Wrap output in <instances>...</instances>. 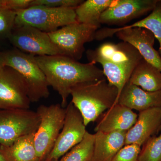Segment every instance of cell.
<instances>
[{
	"mask_svg": "<svg viewBox=\"0 0 161 161\" xmlns=\"http://www.w3.org/2000/svg\"><path fill=\"white\" fill-rule=\"evenodd\" d=\"M47 161V160L46 159V160H43V161Z\"/></svg>",
	"mask_w": 161,
	"mask_h": 161,
	"instance_id": "cell-31",
	"label": "cell"
},
{
	"mask_svg": "<svg viewBox=\"0 0 161 161\" xmlns=\"http://www.w3.org/2000/svg\"><path fill=\"white\" fill-rule=\"evenodd\" d=\"M141 148L142 147L135 144L125 145L112 161H139Z\"/></svg>",
	"mask_w": 161,
	"mask_h": 161,
	"instance_id": "cell-25",
	"label": "cell"
},
{
	"mask_svg": "<svg viewBox=\"0 0 161 161\" xmlns=\"http://www.w3.org/2000/svg\"><path fill=\"white\" fill-rule=\"evenodd\" d=\"M40 118L30 109H0V146H9L37 130Z\"/></svg>",
	"mask_w": 161,
	"mask_h": 161,
	"instance_id": "cell-8",
	"label": "cell"
},
{
	"mask_svg": "<svg viewBox=\"0 0 161 161\" xmlns=\"http://www.w3.org/2000/svg\"><path fill=\"white\" fill-rule=\"evenodd\" d=\"M89 62L101 64L108 82L115 86L119 95L129 81L133 70L142 57L130 43H105L86 52Z\"/></svg>",
	"mask_w": 161,
	"mask_h": 161,
	"instance_id": "cell-2",
	"label": "cell"
},
{
	"mask_svg": "<svg viewBox=\"0 0 161 161\" xmlns=\"http://www.w3.org/2000/svg\"><path fill=\"white\" fill-rule=\"evenodd\" d=\"M114 34L123 42L131 44L138 51L144 60L161 71V57L153 47L155 37L150 31L138 27L119 30L105 27L96 31L95 40L100 41L111 37Z\"/></svg>",
	"mask_w": 161,
	"mask_h": 161,
	"instance_id": "cell-9",
	"label": "cell"
},
{
	"mask_svg": "<svg viewBox=\"0 0 161 161\" xmlns=\"http://www.w3.org/2000/svg\"><path fill=\"white\" fill-rule=\"evenodd\" d=\"M139 161H161V134L152 136L142 146Z\"/></svg>",
	"mask_w": 161,
	"mask_h": 161,
	"instance_id": "cell-23",
	"label": "cell"
},
{
	"mask_svg": "<svg viewBox=\"0 0 161 161\" xmlns=\"http://www.w3.org/2000/svg\"><path fill=\"white\" fill-rule=\"evenodd\" d=\"M32 0H0V9L17 11L31 6Z\"/></svg>",
	"mask_w": 161,
	"mask_h": 161,
	"instance_id": "cell-27",
	"label": "cell"
},
{
	"mask_svg": "<svg viewBox=\"0 0 161 161\" xmlns=\"http://www.w3.org/2000/svg\"><path fill=\"white\" fill-rule=\"evenodd\" d=\"M49 86L58 92L65 108L73 88L80 84L105 78L103 70L92 62L81 63L62 55L36 56Z\"/></svg>",
	"mask_w": 161,
	"mask_h": 161,
	"instance_id": "cell-1",
	"label": "cell"
},
{
	"mask_svg": "<svg viewBox=\"0 0 161 161\" xmlns=\"http://www.w3.org/2000/svg\"><path fill=\"white\" fill-rule=\"evenodd\" d=\"M4 60L3 56H2V53L0 52V69L4 66Z\"/></svg>",
	"mask_w": 161,
	"mask_h": 161,
	"instance_id": "cell-28",
	"label": "cell"
},
{
	"mask_svg": "<svg viewBox=\"0 0 161 161\" xmlns=\"http://www.w3.org/2000/svg\"><path fill=\"white\" fill-rule=\"evenodd\" d=\"M35 132L20 137L10 146H0L7 161H40L35 146Z\"/></svg>",
	"mask_w": 161,
	"mask_h": 161,
	"instance_id": "cell-18",
	"label": "cell"
},
{
	"mask_svg": "<svg viewBox=\"0 0 161 161\" xmlns=\"http://www.w3.org/2000/svg\"><path fill=\"white\" fill-rule=\"evenodd\" d=\"M126 133L125 131L96 132L92 161H112L125 146Z\"/></svg>",
	"mask_w": 161,
	"mask_h": 161,
	"instance_id": "cell-17",
	"label": "cell"
},
{
	"mask_svg": "<svg viewBox=\"0 0 161 161\" xmlns=\"http://www.w3.org/2000/svg\"><path fill=\"white\" fill-rule=\"evenodd\" d=\"M71 102L79 110L86 126L118 102V91L106 79L80 84L71 92Z\"/></svg>",
	"mask_w": 161,
	"mask_h": 161,
	"instance_id": "cell-3",
	"label": "cell"
},
{
	"mask_svg": "<svg viewBox=\"0 0 161 161\" xmlns=\"http://www.w3.org/2000/svg\"><path fill=\"white\" fill-rule=\"evenodd\" d=\"M16 12L0 9V40L8 39L14 27Z\"/></svg>",
	"mask_w": 161,
	"mask_h": 161,
	"instance_id": "cell-24",
	"label": "cell"
},
{
	"mask_svg": "<svg viewBox=\"0 0 161 161\" xmlns=\"http://www.w3.org/2000/svg\"><path fill=\"white\" fill-rule=\"evenodd\" d=\"M4 65L11 67L23 77L31 103L37 102L49 96L46 76L38 64L36 56L14 48L1 52Z\"/></svg>",
	"mask_w": 161,
	"mask_h": 161,
	"instance_id": "cell-4",
	"label": "cell"
},
{
	"mask_svg": "<svg viewBox=\"0 0 161 161\" xmlns=\"http://www.w3.org/2000/svg\"><path fill=\"white\" fill-rule=\"evenodd\" d=\"M98 29L96 26L76 22L48 34L61 55L78 61L83 56L84 44L95 40Z\"/></svg>",
	"mask_w": 161,
	"mask_h": 161,
	"instance_id": "cell-7",
	"label": "cell"
},
{
	"mask_svg": "<svg viewBox=\"0 0 161 161\" xmlns=\"http://www.w3.org/2000/svg\"><path fill=\"white\" fill-rule=\"evenodd\" d=\"M95 138V134L87 131L83 140L59 161H92Z\"/></svg>",
	"mask_w": 161,
	"mask_h": 161,
	"instance_id": "cell-22",
	"label": "cell"
},
{
	"mask_svg": "<svg viewBox=\"0 0 161 161\" xmlns=\"http://www.w3.org/2000/svg\"><path fill=\"white\" fill-rule=\"evenodd\" d=\"M36 112L40 123L35 132L34 143L38 158L42 161L46 160L51 152L63 128L66 108L60 104L41 105Z\"/></svg>",
	"mask_w": 161,
	"mask_h": 161,
	"instance_id": "cell-6",
	"label": "cell"
},
{
	"mask_svg": "<svg viewBox=\"0 0 161 161\" xmlns=\"http://www.w3.org/2000/svg\"><path fill=\"white\" fill-rule=\"evenodd\" d=\"M31 103L23 77L4 65L0 69V109H29Z\"/></svg>",
	"mask_w": 161,
	"mask_h": 161,
	"instance_id": "cell-11",
	"label": "cell"
},
{
	"mask_svg": "<svg viewBox=\"0 0 161 161\" xmlns=\"http://www.w3.org/2000/svg\"><path fill=\"white\" fill-rule=\"evenodd\" d=\"M114 2V0L84 1L75 9L77 22L99 28L101 16Z\"/></svg>",
	"mask_w": 161,
	"mask_h": 161,
	"instance_id": "cell-20",
	"label": "cell"
},
{
	"mask_svg": "<svg viewBox=\"0 0 161 161\" xmlns=\"http://www.w3.org/2000/svg\"><path fill=\"white\" fill-rule=\"evenodd\" d=\"M0 161H7L1 150H0Z\"/></svg>",
	"mask_w": 161,
	"mask_h": 161,
	"instance_id": "cell-29",
	"label": "cell"
},
{
	"mask_svg": "<svg viewBox=\"0 0 161 161\" xmlns=\"http://www.w3.org/2000/svg\"><path fill=\"white\" fill-rule=\"evenodd\" d=\"M128 82L147 92L161 91V71L143 58L133 70Z\"/></svg>",
	"mask_w": 161,
	"mask_h": 161,
	"instance_id": "cell-19",
	"label": "cell"
},
{
	"mask_svg": "<svg viewBox=\"0 0 161 161\" xmlns=\"http://www.w3.org/2000/svg\"><path fill=\"white\" fill-rule=\"evenodd\" d=\"M82 0H32L31 6H43L51 8H77Z\"/></svg>",
	"mask_w": 161,
	"mask_h": 161,
	"instance_id": "cell-26",
	"label": "cell"
},
{
	"mask_svg": "<svg viewBox=\"0 0 161 161\" xmlns=\"http://www.w3.org/2000/svg\"><path fill=\"white\" fill-rule=\"evenodd\" d=\"M50 161H59V160H51Z\"/></svg>",
	"mask_w": 161,
	"mask_h": 161,
	"instance_id": "cell-30",
	"label": "cell"
},
{
	"mask_svg": "<svg viewBox=\"0 0 161 161\" xmlns=\"http://www.w3.org/2000/svg\"><path fill=\"white\" fill-rule=\"evenodd\" d=\"M117 103L139 112L161 107V91L147 92L128 82L119 95Z\"/></svg>",
	"mask_w": 161,
	"mask_h": 161,
	"instance_id": "cell-16",
	"label": "cell"
},
{
	"mask_svg": "<svg viewBox=\"0 0 161 161\" xmlns=\"http://www.w3.org/2000/svg\"><path fill=\"white\" fill-rule=\"evenodd\" d=\"M138 115L133 110L117 103L99 116L95 132H127L136 122Z\"/></svg>",
	"mask_w": 161,
	"mask_h": 161,
	"instance_id": "cell-15",
	"label": "cell"
},
{
	"mask_svg": "<svg viewBox=\"0 0 161 161\" xmlns=\"http://www.w3.org/2000/svg\"><path fill=\"white\" fill-rule=\"evenodd\" d=\"M161 131V107L139 112L137 120L127 132L125 145L142 147L150 138Z\"/></svg>",
	"mask_w": 161,
	"mask_h": 161,
	"instance_id": "cell-14",
	"label": "cell"
},
{
	"mask_svg": "<svg viewBox=\"0 0 161 161\" xmlns=\"http://www.w3.org/2000/svg\"><path fill=\"white\" fill-rule=\"evenodd\" d=\"M15 12L14 28L30 26L49 33L77 22L74 8L31 6Z\"/></svg>",
	"mask_w": 161,
	"mask_h": 161,
	"instance_id": "cell-5",
	"label": "cell"
},
{
	"mask_svg": "<svg viewBox=\"0 0 161 161\" xmlns=\"http://www.w3.org/2000/svg\"><path fill=\"white\" fill-rule=\"evenodd\" d=\"M158 0H115L100 17V24L119 25L152 11Z\"/></svg>",
	"mask_w": 161,
	"mask_h": 161,
	"instance_id": "cell-13",
	"label": "cell"
},
{
	"mask_svg": "<svg viewBox=\"0 0 161 161\" xmlns=\"http://www.w3.org/2000/svg\"><path fill=\"white\" fill-rule=\"evenodd\" d=\"M135 27L148 30L153 34L159 43L158 53L161 57V1H158L155 8L147 17L131 25L112 29L119 30Z\"/></svg>",
	"mask_w": 161,
	"mask_h": 161,
	"instance_id": "cell-21",
	"label": "cell"
},
{
	"mask_svg": "<svg viewBox=\"0 0 161 161\" xmlns=\"http://www.w3.org/2000/svg\"><path fill=\"white\" fill-rule=\"evenodd\" d=\"M62 130L53 150L46 159L59 160L83 140L86 132V126L81 113L71 102L68 104Z\"/></svg>",
	"mask_w": 161,
	"mask_h": 161,
	"instance_id": "cell-10",
	"label": "cell"
},
{
	"mask_svg": "<svg viewBox=\"0 0 161 161\" xmlns=\"http://www.w3.org/2000/svg\"><path fill=\"white\" fill-rule=\"evenodd\" d=\"M8 40L16 49L36 57L61 55L48 33L31 26L15 27Z\"/></svg>",
	"mask_w": 161,
	"mask_h": 161,
	"instance_id": "cell-12",
	"label": "cell"
}]
</instances>
